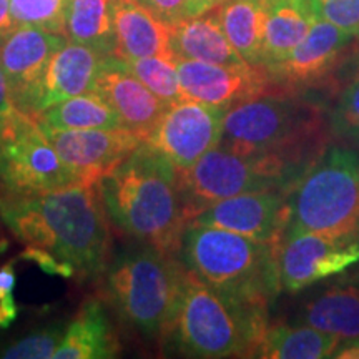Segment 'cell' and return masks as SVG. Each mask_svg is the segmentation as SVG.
<instances>
[{
    "label": "cell",
    "mask_w": 359,
    "mask_h": 359,
    "mask_svg": "<svg viewBox=\"0 0 359 359\" xmlns=\"http://www.w3.org/2000/svg\"><path fill=\"white\" fill-rule=\"evenodd\" d=\"M288 203L286 233L359 243V156L339 147L318 155L290 190Z\"/></svg>",
    "instance_id": "cell-7"
},
{
    "label": "cell",
    "mask_w": 359,
    "mask_h": 359,
    "mask_svg": "<svg viewBox=\"0 0 359 359\" xmlns=\"http://www.w3.org/2000/svg\"><path fill=\"white\" fill-rule=\"evenodd\" d=\"M314 15L359 37V0H309Z\"/></svg>",
    "instance_id": "cell-32"
},
{
    "label": "cell",
    "mask_w": 359,
    "mask_h": 359,
    "mask_svg": "<svg viewBox=\"0 0 359 359\" xmlns=\"http://www.w3.org/2000/svg\"><path fill=\"white\" fill-rule=\"evenodd\" d=\"M20 258L27 259V262L35 263L40 269H42V271L47 273V275H58V276H64V278H77V273H75L74 266L58 262V259L53 257L52 253H48V251L43 248H39V246L27 245V248L20 253Z\"/></svg>",
    "instance_id": "cell-34"
},
{
    "label": "cell",
    "mask_w": 359,
    "mask_h": 359,
    "mask_svg": "<svg viewBox=\"0 0 359 359\" xmlns=\"http://www.w3.org/2000/svg\"><path fill=\"white\" fill-rule=\"evenodd\" d=\"M321 137L316 105L294 92H268L231 107L219 145L240 155L276 156L306 170Z\"/></svg>",
    "instance_id": "cell-5"
},
{
    "label": "cell",
    "mask_w": 359,
    "mask_h": 359,
    "mask_svg": "<svg viewBox=\"0 0 359 359\" xmlns=\"http://www.w3.org/2000/svg\"><path fill=\"white\" fill-rule=\"evenodd\" d=\"M266 309L223 293L187 269L177 309L161 334L165 351L200 359L255 358L268 330Z\"/></svg>",
    "instance_id": "cell-3"
},
{
    "label": "cell",
    "mask_w": 359,
    "mask_h": 359,
    "mask_svg": "<svg viewBox=\"0 0 359 359\" xmlns=\"http://www.w3.org/2000/svg\"><path fill=\"white\" fill-rule=\"evenodd\" d=\"M316 19L309 0H266L263 40L264 69L288 55L306 37Z\"/></svg>",
    "instance_id": "cell-22"
},
{
    "label": "cell",
    "mask_w": 359,
    "mask_h": 359,
    "mask_svg": "<svg viewBox=\"0 0 359 359\" xmlns=\"http://www.w3.org/2000/svg\"><path fill=\"white\" fill-rule=\"evenodd\" d=\"M34 116L42 127L60 130L123 128L122 120L118 118L115 110L98 95L95 90L67 98V100Z\"/></svg>",
    "instance_id": "cell-27"
},
{
    "label": "cell",
    "mask_w": 359,
    "mask_h": 359,
    "mask_svg": "<svg viewBox=\"0 0 359 359\" xmlns=\"http://www.w3.org/2000/svg\"><path fill=\"white\" fill-rule=\"evenodd\" d=\"M0 219L22 243L74 266L80 280L105 275L111 262L110 218L97 185L35 196L0 195Z\"/></svg>",
    "instance_id": "cell-1"
},
{
    "label": "cell",
    "mask_w": 359,
    "mask_h": 359,
    "mask_svg": "<svg viewBox=\"0 0 359 359\" xmlns=\"http://www.w3.org/2000/svg\"><path fill=\"white\" fill-rule=\"evenodd\" d=\"M11 7L17 25L39 27L65 35L69 0H11Z\"/></svg>",
    "instance_id": "cell-29"
},
{
    "label": "cell",
    "mask_w": 359,
    "mask_h": 359,
    "mask_svg": "<svg viewBox=\"0 0 359 359\" xmlns=\"http://www.w3.org/2000/svg\"><path fill=\"white\" fill-rule=\"evenodd\" d=\"M280 246L281 243H264L223 228L188 223L177 257L206 285L268 306L281 290Z\"/></svg>",
    "instance_id": "cell-4"
},
{
    "label": "cell",
    "mask_w": 359,
    "mask_h": 359,
    "mask_svg": "<svg viewBox=\"0 0 359 359\" xmlns=\"http://www.w3.org/2000/svg\"><path fill=\"white\" fill-rule=\"evenodd\" d=\"M183 97L230 110L238 103L273 92V82L264 67L250 64L218 65L177 58Z\"/></svg>",
    "instance_id": "cell-15"
},
{
    "label": "cell",
    "mask_w": 359,
    "mask_h": 359,
    "mask_svg": "<svg viewBox=\"0 0 359 359\" xmlns=\"http://www.w3.org/2000/svg\"><path fill=\"white\" fill-rule=\"evenodd\" d=\"M15 268L13 262L6 263L0 268V327H8L19 316L13 288H15Z\"/></svg>",
    "instance_id": "cell-33"
},
{
    "label": "cell",
    "mask_w": 359,
    "mask_h": 359,
    "mask_svg": "<svg viewBox=\"0 0 359 359\" xmlns=\"http://www.w3.org/2000/svg\"><path fill=\"white\" fill-rule=\"evenodd\" d=\"M306 172L276 156L240 155L217 147L178 172L180 191L188 223L217 201L250 191H290Z\"/></svg>",
    "instance_id": "cell-8"
},
{
    "label": "cell",
    "mask_w": 359,
    "mask_h": 359,
    "mask_svg": "<svg viewBox=\"0 0 359 359\" xmlns=\"http://www.w3.org/2000/svg\"><path fill=\"white\" fill-rule=\"evenodd\" d=\"M15 19H13L11 0H0V43L15 30Z\"/></svg>",
    "instance_id": "cell-37"
},
{
    "label": "cell",
    "mask_w": 359,
    "mask_h": 359,
    "mask_svg": "<svg viewBox=\"0 0 359 359\" xmlns=\"http://www.w3.org/2000/svg\"><path fill=\"white\" fill-rule=\"evenodd\" d=\"M93 90L115 110L123 128L143 138L154 130L167 109L116 55L103 58Z\"/></svg>",
    "instance_id": "cell-17"
},
{
    "label": "cell",
    "mask_w": 359,
    "mask_h": 359,
    "mask_svg": "<svg viewBox=\"0 0 359 359\" xmlns=\"http://www.w3.org/2000/svg\"><path fill=\"white\" fill-rule=\"evenodd\" d=\"M217 8L224 34L246 64L263 67L266 0H224Z\"/></svg>",
    "instance_id": "cell-23"
},
{
    "label": "cell",
    "mask_w": 359,
    "mask_h": 359,
    "mask_svg": "<svg viewBox=\"0 0 359 359\" xmlns=\"http://www.w3.org/2000/svg\"><path fill=\"white\" fill-rule=\"evenodd\" d=\"M120 60L167 107L185 98L182 92V85H180L177 62L173 58L145 57L130 58V60L120 58Z\"/></svg>",
    "instance_id": "cell-28"
},
{
    "label": "cell",
    "mask_w": 359,
    "mask_h": 359,
    "mask_svg": "<svg viewBox=\"0 0 359 359\" xmlns=\"http://www.w3.org/2000/svg\"><path fill=\"white\" fill-rule=\"evenodd\" d=\"M105 55L67 40L52 57L40 87L32 115L50 109L67 98L92 92Z\"/></svg>",
    "instance_id": "cell-18"
},
{
    "label": "cell",
    "mask_w": 359,
    "mask_h": 359,
    "mask_svg": "<svg viewBox=\"0 0 359 359\" xmlns=\"http://www.w3.org/2000/svg\"><path fill=\"white\" fill-rule=\"evenodd\" d=\"M137 2H140L156 19L167 25L187 19V0H137Z\"/></svg>",
    "instance_id": "cell-35"
},
{
    "label": "cell",
    "mask_w": 359,
    "mask_h": 359,
    "mask_svg": "<svg viewBox=\"0 0 359 359\" xmlns=\"http://www.w3.org/2000/svg\"><path fill=\"white\" fill-rule=\"evenodd\" d=\"M226 111L223 107L183 98L165 109L145 143L183 172L219 145Z\"/></svg>",
    "instance_id": "cell-10"
},
{
    "label": "cell",
    "mask_w": 359,
    "mask_h": 359,
    "mask_svg": "<svg viewBox=\"0 0 359 359\" xmlns=\"http://www.w3.org/2000/svg\"><path fill=\"white\" fill-rule=\"evenodd\" d=\"M87 185L45 137L34 115L17 109L0 127V188L4 195L35 196Z\"/></svg>",
    "instance_id": "cell-9"
},
{
    "label": "cell",
    "mask_w": 359,
    "mask_h": 359,
    "mask_svg": "<svg viewBox=\"0 0 359 359\" xmlns=\"http://www.w3.org/2000/svg\"><path fill=\"white\" fill-rule=\"evenodd\" d=\"M65 37L102 55H114L116 40L111 0H69Z\"/></svg>",
    "instance_id": "cell-26"
},
{
    "label": "cell",
    "mask_w": 359,
    "mask_h": 359,
    "mask_svg": "<svg viewBox=\"0 0 359 359\" xmlns=\"http://www.w3.org/2000/svg\"><path fill=\"white\" fill-rule=\"evenodd\" d=\"M115 53L118 58H173L170 25L161 22L137 0H111Z\"/></svg>",
    "instance_id": "cell-19"
},
{
    "label": "cell",
    "mask_w": 359,
    "mask_h": 359,
    "mask_svg": "<svg viewBox=\"0 0 359 359\" xmlns=\"http://www.w3.org/2000/svg\"><path fill=\"white\" fill-rule=\"evenodd\" d=\"M330 120L338 137L359 145V74L339 95Z\"/></svg>",
    "instance_id": "cell-31"
},
{
    "label": "cell",
    "mask_w": 359,
    "mask_h": 359,
    "mask_svg": "<svg viewBox=\"0 0 359 359\" xmlns=\"http://www.w3.org/2000/svg\"><path fill=\"white\" fill-rule=\"evenodd\" d=\"M341 339L336 336L303 326H275L268 327L255 358L263 359H323L333 358L339 348Z\"/></svg>",
    "instance_id": "cell-25"
},
{
    "label": "cell",
    "mask_w": 359,
    "mask_h": 359,
    "mask_svg": "<svg viewBox=\"0 0 359 359\" xmlns=\"http://www.w3.org/2000/svg\"><path fill=\"white\" fill-rule=\"evenodd\" d=\"M288 193L285 190L241 193L208 206L190 223L223 228L264 243H281L290 223Z\"/></svg>",
    "instance_id": "cell-13"
},
{
    "label": "cell",
    "mask_w": 359,
    "mask_h": 359,
    "mask_svg": "<svg viewBox=\"0 0 359 359\" xmlns=\"http://www.w3.org/2000/svg\"><path fill=\"white\" fill-rule=\"evenodd\" d=\"M170 34L175 60L183 58L218 65L246 64L224 34L217 8L170 25Z\"/></svg>",
    "instance_id": "cell-20"
},
{
    "label": "cell",
    "mask_w": 359,
    "mask_h": 359,
    "mask_svg": "<svg viewBox=\"0 0 359 359\" xmlns=\"http://www.w3.org/2000/svg\"><path fill=\"white\" fill-rule=\"evenodd\" d=\"M118 351V339L105 308L98 299L88 298L65 325L53 359H110Z\"/></svg>",
    "instance_id": "cell-21"
},
{
    "label": "cell",
    "mask_w": 359,
    "mask_h": 359,
    "mask_svg": "<svg viewBox=\"0 0 359 359\" xmlns=\"http://www.w3.org/2000/svg\"><path fill=\"white\" fill-rule=\"evenodd\" d=\"M40 128L62 160L87 185H95L103 175L122 163L145 142V138L127 128L60 130L42 125Z\"/></svg>",
    "instance_id": "cell-14"
},
{
    "label": "cell",
    "mask_w": 359,
    "mask_h": 359,
    "mask_svg": "<svg viewBox=\"0 0 359 359\" xmlns=\"http://www.w3.org/2000/svg\"><path fill=\"white\" fill-rule=\"evenodd\" d=\"M65 325L52 323V325L35 330L32 333L22 336L7 346L0 348L2 359H53L62 338H64Z\"/></svg>",
    "instance_id": "cell-30"
},
{
    "label": "cell",
    "mask_w": 359,
    "mask_h": 359,
    "mask_svg": "<svg viewBox=\"0 0 359 359\" xmlns=\"http://www.w3.org/2000/svg\"><path fill=\"white\" fill-rule=\"evenodd\" d=\"M333 358H336V359H359V339L346 341V344H344V346H341L339 344V348L336 349Z\"/></svg>",
    "instance_id": "cell-39"
},
{
    "label": "cell",
    "mask_w": 359,
    "mask_h": 359,
    "mask_svg": "<svg viewBox=\"0 0 359 359\" xmlns=\"http://www.w3.org/2000/svg\"><path fill=\"white\" fill-rule=\"evenodd\" d=\"M302 318L304 325L333 334L341 343L359 339V288L326 290L306 304Z\"/></svg>",
    "instance_id": "cell-24"
},
{
    "label": "cell",
    "mask_w": 359,
    "mask_h": 359,
    "mask_svg": "<svg viewBox=\"0 0 359 359\" xmlns=\"http://www.w3.org/2000/svg\"><path fill=\"white\" fill-rule=\"evenodd\" d=\"M358 40H359V37H358Z\"/></svg>",
    "instance_id": "cell-40"
},
{
    "label": "cell",
    "mask_w": 359,
    "mask_h": 359,
    "mask_svg": "<svg viewBox=\"0 0 359 359\" xmlns=\"http://www.w3.org/2000/svg\"><path fill=\"white\" fill-rule=\"evenodd\" d=\"M359 262V243L320 233H286L278 255L281 290L298 293L314 283L339 275Z\"/></svg>",
    "instance_id": "cell-12"
},
{
    "label": "cell",
    "mask_w": 359,
    "mask_h": 359,
    "mask_svg": "<svg viewBox=\"0 0 359 359\" xmlns=\"http://www.w3.org/2000/svg\"><path fill=\"white\" fill-rule=\"evenodd\" d=\"M223 2L224 0H187V19L188 17L201 15V13L222 6Z\"/></svg>",
    "instance_id": "cell-38"
},
{
    "label": "cell",
    "mask_w": 359,
    "mask_h": 359,
    "mask_svg": "<svg viewBox=\"0 0 359 359\" xmlns=\"http://www.w3.org/2000/svg\"><path fill=\"white\" fill-rule=\"evenodd\" d=\"M187 269L175 255L140 243L111 258L107 293L120 318L147 338H161L177 309Z\"/></svg>",
    "instance_id": "cell-6"
},
{
    "label": "cell",
    "mask_w": 359,
    "mask_h": 359,
    "mask_svg": "<svg viewBox=\"0 0 359 359\" xmlns=\"http://www.w3.org/2000/svg\"><path fill=\"white\" fill-rule=\"evenodd\" d=\"M95 185L118 230L177 257L188 219L172 161L143 142Z\"/></svg>",
    "instance_id": "cell-2"
},
{
    "label": "cell",
    "mask_w": 359,
    "mask_h": 359,
    "mask_svg": "<svg viewBox=\"0 0 359 359\" xmlns=\"http://www.w3.org/2000/svg\"><path fill=\"white\" fill-rule=\"evenodd\" d=\"M351 39L353 35L336 25L316 19L306 37L283 60L266 69L273 87L298 92L321 82L338 64Z\"/></svg>",
    "instance_id": "cell-16"
},
{
    "label": "cell",
    "mask_w": 359,
    "mask_h": 359,
    "mask_svg": "<svg viewBox=\"0 0 359 359\" xmlns=\"http://www.w3.org/2000/svg\"><path fill=\"white\" fill-rule=\"evenodd\" d=\"M17 110L15 103L12 100L11 90H8V85L6 82V77L0 72V127L6 123V120L11 116L13 111Z\"/></svg>",
    "instance_id": "cell-36"
},
{
    "label": "cell",
    "mask_w": 359,
    "mask_h": 359,
    "mask_svg": "<svg viewBox=\"0 0 359 359\" xmlns=\"http://www.w3.org/2000/svg\"><path fill=\"white\" fill-rule=\"evenodd\" d=\"M67 40L65 35L39 27L17 25L0 43V72L6 77L17 109L34 114L45 72L52 57Z\"/></svg>",
    "instance_id": "cell-11"
}]
</instances>
